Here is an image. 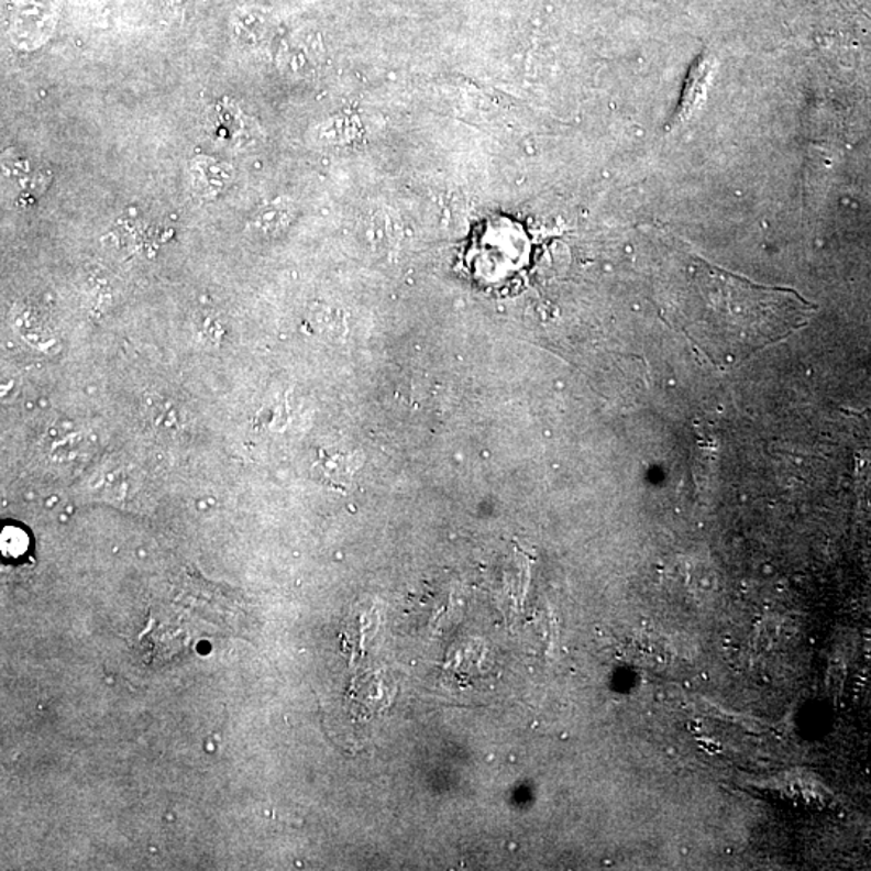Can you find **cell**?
Wrapping results in <instances>:
<instances>
[{
    "label": "cell",
    "mask_w": 871,
    "mask_h": 871,
    "mask_svg": "<svg viewBox=\"0 0 871 871\" xmlns=\"http://www.w3.org/2000/svg\"><path fill=\"white\" fill-rule=\"evenodd\" d=\"M672 318L717 365H736L811 320L815 307L796 290L765 288L690 255Z\"/></svg>",
    "instance_id": "6da1fadb"
},
{
    "label": "cell",
    "mask_w": 871,
    "mask_h": 871,
    "mask_svg": "<svg viewBox=\"0 0 871 871\" xmlns=\"http://www.w3.org/2000/svg\"><path fill=\"white\" fill-rule=\"evenodd\" d=\"M209 131L213 140L221 143H236L244 134L241 112L230 106V103H218L209 115Z\"/></svg>",
    "instance_id": "3957f363"
},
{
    "label": "cell",
    "mask_w": 871,
    "mask_h": 871,
    "mask_svg": "<svg viewBox=\"0 0 871 871\" xmlns=\"http://www.w3.org/2000/svg\"><path fill=\"white\" fill-rule=\"evenodd\" d=\"M189 173L194 192L202 199H212L223 192L233 179L230 165L210 157L194 158Z\"/></svg>",
    "instance_id": "7a4b0ae2"
},
{
    "label": "cell",
    "mask_w": 871,
    "mask_h": 871,
    "mask_svg": "<svg viewBox=\"0 0 871 871\" xmlns=\"http://www.w3.org/2000/svg\"><path fill=\"white\" fill-rule=\"evenodd\" d=\"M285 217L286 210L282 206H266L252 218V227L261 231L275 230Z\"/></svg>",
    "instance_id": "5b68a950"
},
{
    "label": "cell",
    "mask_w": 871,
    "mask_h": 871,
    "mask_svg": "<svg viewBox=\"0 0 871 871\" xmlns=\"http://www.w3.org/2000/svg\"><path fill=\"white\" fill-rule=\"evenodd\" d=\"M30 541H27L26 532L19 530V528H9L2 532V552L3 555H9L10 559L23 555L26 552Z\"/></svg>",
    "instance_id": "277c9868"
}]
</instances>
